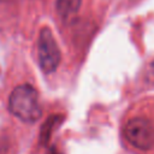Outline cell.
<instances>
[{
  "label": "cell",
  "mask_w": 154,
  "mask_h": 154,
  "mask_svg": "<svg viewBox=\"0 0 154 154\" xmlns=\"http://www.w3.org/2000/svg\"><path fill=\"white\" fill-rule=\"evenodd\" d=\"M146 76L149 81H154V61H152L147 69V72H146Z\"/></svg>",
  "instance_id": "8992f818"
},
{
  "label": "cell",
  "mask_w": 154,
  "mask_h": 154,
  "mask_svg": "<svg viewBox=\"0 0 154 154\" xmlns=\"http://www.w3.org/2000/svg\"><path fill=\"white\" fill-rule=\"evenodd\" d=\"M10 112L24 123H35L42 116L38 94L30 84L16 87L8 97Z\"/></svg>",
  "instance_id": "6da1fadb"
},
{
  "label": "cell",
  "mask_w": 154,
  "mask_h": 154,
  "mask_svg": "<svg viewBox=\"0 0 154 154\" xmlns=\"http://www.w3.org/2000/svg\"><path fill=\"white\" fill-rule=\"evenodd\" d=\"M47 154H59V152H58L55 148H51V150H49Z\"/></svg>",
  "instance_id": "52a82bcc"
},
{
  "label": "cell",
  "mask_w": 154,
  "mask_h": 154,
  "mask_svg": "<svg viewBox=\"0 0 154 154\" xmlns=\"http://www.w3.org/2000/svg\"><path fill=\"white\" fill-rule=\"evenodd\" d=\"M82 5V0H57L55 8L63 20H70L75 17Z\"/></svg>",
  "instance_id": "277c9868"
},
{
  "label": "cell",
  "mask_w": 154,
  "mask_h": 154,
  "mask_svg": "<svg viewBox=\"0 0 154 154\" xmlns=\"http://www.w3.org/2000/svg\"><path fill=\"white\" fill-rule=\"evenodd\" d=\"M124 136L132 147L149 150L154 147V124L144 117L130 118L124 126Z\"/></svg>",
  "instance_id": "7a4b0ae2"
},
{
  "label": "cell",
  "mask_w": 154,
  "mask_h": 154,
  "mask_svg": "<svg viewBox=\"0 0 154 154\" xmlns=\"http://www.w3.org/2000/svg\"><path fill=\"white\" fill-rule=\"evenodd\" d=\"M60 116H51L49 118L46 119V122L42 124L41 126V131H40V142L41 144H47L53 130L55 129V126L60 123Z\"/></svg>",
  "instance_id": "5b68a950"
},
{
  "label": "cell",
  "mask_w": 154,
  "mask_h": 154,
  "mask_svg": "<svg viewBox=\"0 0 154 154\" xmlns=\"http://www.w3.org/2000/svg\"><path fill=\"white\" fill-rule=\"evenodd\" d=\"M37 59L41 70L45 73L54 72L61 60V53L59 46L49 28L41 29L37 40Z\"/></svg>",
  "instance_id": "3957f363"
}]
</instances>
